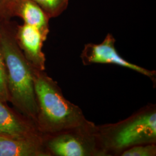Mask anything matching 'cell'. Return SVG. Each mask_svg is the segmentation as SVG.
<instances>
[{
    "mask_svg": "<svg viewBox=\"0 0 156 156\" xmlns=\"http://www.w3.org/2000/svg\"><path fill=\"white\" fill-rule=\"evenodd\" d=\"M0 101L4 102L9 101V95L6 82L5 70L3 57L0 46Z\"/></svg>",
    "mask_w": 156,
    "mask_h": 156,
    "instance_id": "7c38bea8",
    "label": "cell"
},
{
    "mask_svg": "<svg viewBox=\"0 0 156 156\" xmlns=\"http://www.w3.org/2000/svg\"><path fill=\"white\" fill-rule=\"evenodd\" d=\"M17 0H0V22L10 20L9 13Z\"/></svg>",
    "mask_w": 156,
    "mask_h": 156,
    "instance_id": "4fadbf2b",
    "label": "cell"
},
{
    "mask_svg": "<svg viewBox=\"0 0 156 156\" xmlns=\"http://www.w3.org/2000/svg\"><path fill=\"white\" fill-rule=\"evenodd\" d=\"M34 90L37 104L35 126L42 135L56 134L89 126L79 106L66 99L56 81L45 71L34 68Z\"/></svg>",
    "mask_w": 156,
    "mask_h": 156,
    "instance_id": "7a4b0ae2",
    "label": "cell"
},
{
    "mask_svg": "<svg viewBox=\"0 0 156 156\" xmlns=\"http://www.w3.org/2000/svg\"><path fill=\"white\" fill-rule=\"evenodd\" d=\"M98 134L108 156L120 155L135 145L156 144V106L149 105L122 122L98 126Z\"/></svg>",
    "mask_w": 156,
    "mask_h": 156,
    "instance_id": "3957f363",
    "label": "cell"
},
{
    "mask_svg": "<svg viewBox=\"0 0 156 156\" xmlns=\"http://www.w3.org/2000/svg\"><path fill=\"white\" fill-rule=\"evenodd\" d=\"M43 136L50 156H108L101 143L98 126L94 123L89 126Z\"/></svg>",
    "mask_w": 156,
    "mask_h": 156,
    "instance_id": "277c9868",
    "label": "cell"
},
{
    "mask_svg": "<svg viewBox=\"0 0 156 156\" xmlns=\"http://www.w3.org/2000/svg\"><path fill=\"white\" fill-rule=\"evenodd\" d=\"M0 156H50L42 134L27 137L0 135Z\"/></svg>",
    "mask_w": 156,
    "mask_h": 156,
    "instance_id": "52a82bcc",
    "label": "cell"
},
{
    "mask_svg": "<svg viewBox=\"0 0 156 156\" xmlns=\"http://www.w3.org/2000/svg\"><path fill=\"white\" fill-rule=\"evenodd\" d=\"M17 16L22 19L24 23L38 29L48 38L49 33V17L39 6L32 0H17L12 6L9 19Z\"/></svg>",
    "mask_w": 156,
    "mask_h": 156,
    "instance_id": "9c48e42d",
    "label": "cell"
},
{
    "mask_svg": "<svg viewBox=\"0 0 156 156\" xmlns=\"http://www.w3.org/2000/svg\"><path fill=\"white\" fill-rule=\"evenodd\" d=\"M156 155V144L135 145L123 151L122 156H154Z\"/></svg>",
    "mask_w": 156,
    "mask_h": 156,
    "instance_id": "8fae6325",
    "label": "cell"
},
{
    "mask_svg": "<svg viewBox=\"0 0 156 156\" xmlns=\"http://www.w3.org/2000/svg\"><path fill=\"white\" fill-rule=\"evenodd\" d=\"M115 42L116 39L111 34H108L100 44L89 43L85 45L80 55L83 64L84 66L93 64H115L132 69L155 80L156 71L148 70L123 58L115 48Z\"/></svg>",
    "mask_w": 156,
    "mask_h": 156,
    "instance_id": "5b68a950",
    "label": "cell"
},
{
    "mask_svg": "<svg viewBox=\"0 0 156 156\" xmlns=\"http://www.w3.org/2000/svg\"><path fill=\"white\" fill-rule=\"evenodd\" d=\"M15 38L19 47L31 66L37 70L45 71L46 58L42 47L47 38L38 29L24 23L22 25H16Z\"/></svg>",
    "mask_w": 156,
    "mask_h": 156,
    "instance_id": "8992f818",
    "label": "cell"
},
{
    "mask_svg": "<svg viewBox=\"0 0 156 156\" xmlns=\"http://www.w3.org/2000/svg\"><path fill=\"white\" fill-rule=\"evenodd\" d=\"M45 12L49 19L60 16L68 5L69 0H32Z\"/></svg>",
    "mask_w": 156,
    "mask_h": 156,
    "instance_id": "30bf717a",
    "label": "cell"
},
{
    "mask_svg": "<svg viewBox=\"0 0 156 156\" xmlns=\"http://www.w3.org/2000/svg\"><path fill=\"white\" fill-rule=\"evenodd\" d=\"M41 134L35 123L20 116L11 109L6 102L0 101V135L27 137Z\"/></svg>",
    "mask_w": 156,
    "mask_h": 156,
    "instance_id": "ba28073f",
    "label": "cell"
},
{
    "mask_svg": "<svg viewBox=\"0 0 156 156\" xmlns=\"http://www.w3.org/2000/svg\"><path fill=\"white\" fill-rule=\"evenodd\" d=\"M15 27L10 20L0 22V46L5 66L9 101L23 116L35 123L38 109L34 68L17 44Z\"/></svg>",
    "mask_w": 156,
    "mask_h": 156,
    "instance_id": "6da1fadb",
    "label": "cell"
}]
</instances>
